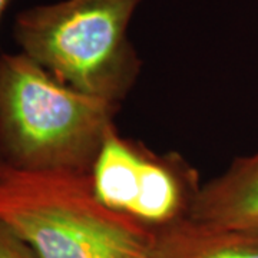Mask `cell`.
I'll use <instances>...</instances> for the list:
<instances>
[{"label":"cell","mask_w":258,"mask_h":258,"mask_svg":"<svg viewBox=\"0 0 258 258\" xmlns=\"http://www.w3.org/2000/svg\"><path fill=\"white\" fill-rule=\"evenodd\" d=\"M3 164V159H2V154H0V165Z\"/></svg>","instance_id":"9"},{"label":"cell","mask_w":258,"mask_h":258,"mask_svg":"<svg viewBox=\"0 0 258 258\" xmlns=\"http://www.w3.org/2000/svg\"><path fill=\"white\" fill-rule=\"evenodd\" d=\"M0 258H39L13 228L0 220Z\"/></svg>","instance_id":"7"},{"label":"cell","mask_w":258,"mask_h":258,"mask_svg":"<svg viewBox=\"0 0 258 258\" xmlns=\"http://www.w3.org/2000/svg\"><path fill=\"white\" fill-rule=\"evenodd\" d=\"M10 3H12V0H0V20L3 18V13L6 12Z\"/></svg>","instance_id":"8"},{"label":"cell","mask_w":258,"mask_h":258,"mask_svg":"<svg viewBox=\"0 0 258 258\" xmlns=\"http://www.w3.org/2000/svg\"><path fill=\"white\" fill-rule=\"evenodd\" d=\"M96 197L108 208L152 232L191 215L203 182L178 152H155L123 137L116 125L103 139L89 172Z\"/></svg>","instance_id":"4"},{"label":"cell","mask_w":258,"mask_h":258,"mask_svg":"<svg viewBox=\"0 0 258 258\" xmlns=\"http://www.w3.org/2000/svg\"><path fill=\"white\" fill-rule=\"evenodd\" d=\"M148 258H258V235L188 217L154 232Z\"/></svg>","instance_id":"6"},{"label":"cell","mask_w":258,"mask_h":258,"mask_svg":"<svg viewBox=\"0 0 258 258\" xmlns=\"http://www.w3.org/2000/svg\"><path fill=\"white\" fill-rule=\"evenodd\" d=\"M118 105L59 81L36 60L0 55V154L35 172L89 174Z\"/></svg>","instance_id":"1"},{"label":"cell","mask_w":258,"mask_h":258,"mask_svg":"<svg viewBox=\"0 0 258 258\" xmlns=\"http://www.w3.org/2000/svg\"><path fill=\"white\" fill-rule=\"evenodd\" d=\"M0 220L39 258H148L154 232L108 208L89 174L0 165Z\"/></svg>","instance_id":"2"},{"label":"cell","mask_w":258,"mask_h":258,"mask_svg":"<svg viewBox=\"0 0 258 258\" xmlns=\"http://www.w3.org/2000/svg\"><path fill=\"white\" fill-rule=\"evenodd\" d=\"M189 218L258 235V151L203 184Z\"/></svg>","instance_id":"5"},{"label":"cell","mask_w":258,"mask_h":258,"mask_svg":"<svg viewBox=\"0 0 258 258\" xmlns=\"http://www.w3.org/2000/svg\"><path fill=\"white\" fill-rule=\"evenodd\" d=\"M142 0H59L18 13L13 37L20 52L59 81L118 105L141 74L128 36Z\"/></svg>","instance_id":"3"}]
</instances>
